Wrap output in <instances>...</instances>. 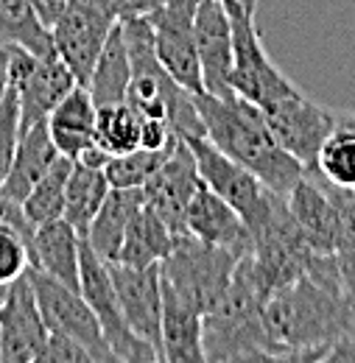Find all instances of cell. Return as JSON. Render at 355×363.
<instances>
[{"label":"cell","instance_id":"cell-19","mask_svg":"<svg viewBox=\"0 0 355 363\" xmlns=\"http://www.w3.org/2000/svg\"><path fill=\"white\" fill-rule=\"evenodd\" d=\"M143 204H146L143 187H112L109 196L104 199L101 210L89 221V229L84 235V240L104 263L118 260L124 235H126L134 216L143 210Z\"/></svg>","mask_w":355,"mask_h":363},{"label":"cell","instance_id":"cell-30","mask_svg":"<svg viewBox=\"0 0 355 363\" xmlns=\"http://www.w3.org/2000/svg\"><path fill=\"white\" fill-rule=\"evenodd\" d=\"M174 143L165 145V148H134V151H126V154L109 157L106 165H104V174H106L109 184L112 187H143L154 177V171L165 162V157L171 154Z\"/></svg>","mask_w":355,"mask_h":363},{"label":"cell","instance_id":"cell-20","mask_svg":"<svg viewBox=\"0 0 355 363\" xmlns=\"http://www.w3.org/2000/svg\"><path fill=\"white\" fill-rule=\"evenodd\" d=\"M95 115L98 106L82 84L67 92L62 104L48 115V132L62 157L79 160L89 145H95Z\"/></svg>","mask_w":355,"mask_h":363},{"label":"cell","instance_id":"cell-8","mask_svg":"<svg viewBox=\"0 0 355 363\" xmlns=\"http://www.w3.org/2000/svg\"><path fill=\"white\" fill-rule=\"evenodd\" d=\"M261 109H263V118H266L271 135L277 137V143L288 154H294L308 171L316 162V154H319L324 137L342 121L339 109H330V106L313 101L311 95H305L300 87Z\"/></svg>","mask_w":355,"mask_h":363},{"label":"cell","instance_id":"cell-38","mask_svg":"<svg viewBox=\"0 0 355 363\" xmlns=\"http://www.w3.org/2000/svg\"><path fill=\"white\" fill-rule=\"evenodd\" d=\"M6 291H9V285H0V308H3V299H6Z\"/></svg>","mask_w":355,"mask_h":363},{"label":"cell","instance_id":"cell-15","mask_svg":"<svg viewBox=\"0 0 355 363\" xmlns=\"http://www.w3.org/2000/svg\"><path fill=\"white\" fill-rule=\"evenodd\" d=\"M288 213L297 229L308 240L316 255H336L339 240V201L336 190L322 179L316 171H305V177L294 184L285 196Z\"/></svg>","mask_w":355,"mask_h":363},{"label":"cell","instance_id":"cell-32","mask_svg":"<svg viewBox=\"0 0 355 363\" xmlns=\"http://www.w3.org/2000/svg\"><path fill=\"white\" fill-rule=\"evenodd\" d=\"M28 252L31 249L23 240V235L0 224V285H11L14 279H20L28 272L31 266Z\"/></svg>","mask_w":355,"mask_h":363},{"label":"cell","instance_id":"cell-34","mask_svg":"<svg viewBox=\"0 0 355 363\" xmlns=\"http://www.w3.org/2000/svg\"><path fill=\"white\" fill-rule=\"evenodd\" d=\"M168 0H101V6L115 17V20H126V17H146L154 9H160Z\"/></svg>","mask_w":355,"mask_h":363},{"label":"cell","instance_id":"cell-24","mask_svg":"<svg viewBox=\"0 0 355 363\" xmlns=\"http://www.w3.org/2000/svg\"><path fill=\"white\" fill-rule=\"evenodd\" d=\"M174 240H177V235L165 227V221L143 204V210L134 216L126 235H124V243H121L115 263H124L132 269L157 266L168 257V252L174 249Z\"/></svg>","mask_w":355,"mask_h":363},{"label":"cell","instance_id":"cell-12","mask_svg":"<svg viewBox=\"0 0 355 363\" xmlns=\"http://www.w3.org/2000/svg\"><path fill=\"white\" fill-rule=\"evenodd\" d=\"M48 341V327L40 313L28 274L14 279L0 308V361L37 363Z\"/></svg>","mask_w":355,"mask_h":363},{"label":"cell","instance_id":"cell-23","mask_svg":"<svg viewBox=\"0 0 355 363\" xmlns=\"http://www.w3.org/2000/svg\"><path fill=\"white\" fill-rule=\"evenodd\" d=\"M129 82H132V59H129V48H126L124 28L118 20L92 65V73H89L87 90L92 95V104L95 106L124 104Z\"/></svg>","mask_w":355,"mask_h":363},{"label":"cell","instance_id":"cell-16","mask_svg":"<svg viewBox=\"0 0 355 363\" xmlns=\"http://www.w3.org/2000/svg\"><path fill=\"white\" fill-rule=\"evenodd\" d=\"M196 50L202 65L204 92L226 95L229 70H232V20L222 0H199L196 3Z\"/></svg>","mask_w":355,"mask_h":363},{"label":"cell","instance_id":"cell-6","mask_svg":"<svg viewBox=\"0 0 355 363\" xmlns=\"http://www.w3.org/2000/svg\"><path fill=\"white\" fill-rule=\"evenodd\" d=\"M79 291L87 299L92 313L98 318L106 347L112 352L115 361L124 363H154L160 361L157 350L151 344H146L140 335H134L132 327L126 324L115 285H112V274L109 263H104L92 246L82 238V263H79Z\"/></svg>","mask_w":355,"mask_h":363},{"label":"cell","instance_id":"cell-22","mask_svg":"<svg viewBox=\"0 0 355 363\" xmlns=\"http://www.w3.org/2000/svg\"><path fill=\"white\" fill-rule=\"evenodd\" d=\"M163 361L204 363L202 350V313L177 296L163 279Z\"/></svg>","mask_w":355,"mask_h":363},{"label":"cell","instance_id":"cell-21","mask_svg":"<svg viewBox=\"0 0 355 363\" xmlns=\"http://www.w3.org/2000/svg\"><path fill=\"white\" fill-rule=\"evenodd\" d=\"M56 160H59V151H56L50 132H48V118L37 121L34 126L23 129L14 160H11V168H9V177H6L0 190L11 199L23 201L34 190V184L50 171V165Z\"/></svg>","mask_w":355,"mask_h":363},{"label":"cell","instance_id":"cell-5","mask_svg":"<svg viewBox=\"0 0 355 363\" xmlns=\"http://www.w3.org/2000/svg\"><path fill=\"white\" fill-rule=\"evenodd\" d=\"M232 20V70L229 90L241 98L266 106L271 101L297 90V84L271 62L255 26V11L224 3Z\"/></svg>","mask_w":355,"mask_h":363},{"label":"cell","instance_id":"cell-3","mask_svg":"<svg viewBox=\"0 0 355 363\" xmlns=\"http://www.w3.org/2000/svg\"><path fill=\"white\" fill-rule=\"evenodd\" d=\"M241 255L210 246L193 235H177L174 249L160 263V279L202 316L222 299Z\"/></svg>","mask_w":355,"mask_h":363},{"label":"cell","instance_id":"cell-35","mask_svg":"<svg viewBox=\"0 0 355 363\" xmlns=\"http://www.w3.org/2000/svg\"><path fill=\"white\" fill-rule=\"evenodd\" d=\"M67 3H70V0H31L34 11L40 14V20H43L48 28L59 20V14L65 11V6H67Z\"/></svg>","mask_w":355,"mask_h":363},{"label":"cell","instance_id":"cell-11","mask_svg":"<svg viewBox=\"0 0 355 363\" xmlns=\"http://www.w3.org/2000/svg\"><path fill=\"white\" fill-rule=\"evenodd\" d=\"M115 23L118 20L101 6V0H70L59 20L50 26L53 50L82 87H87L92 65Z\"/></svg>","mask_w":355,"mask_h":363},{"label":"cell","instance_id":"cell-7","mask_svg":"<svg viewBox=\"0 0 355 363\" xmlns=\"http://www.w3.org/2000/svg\"><path fill=\"white\" fill-rule=\"evenodd\" d=\"M9 84L17 90L23 129L45 121L67 92L79 87L56 50L31 53L26 48H9Z\"/></svg>","mask_w":355,"mask_h":363},{"label":"cell","instance_id":"cell-29","mask_svg":"<svg viewBox=\"0 0 355 363\" xmlns=\"http://www.w3.org/2000/svg\"><path fill=\"white\" fill-rule=\"evenodd\" d=\"M70 171H73V160L59 154V160L50 165V171L23 199L26 216L31 218L34 227L56 221V218L65 216V196H67V177H70Z\"/></svg>","mask_w":355,"mask_h":363},{"label":"cell","instance_id":"cell-17","mask_svg":"<svg viewBox=\"0 0 355 363\" xmlns=\"http://www.w3.org/2000/svg\"><path fill=\"white\" fill-rule=\"evenodd\" d=\"M185 232L210 246L229 249L241 257L252 252V232L244 224V218L204 182H199L185 210Z\"/></svg>","mask_w":355,"mask_h":363},{"label":"cell","instance_id":"cell-31","mask_svg":"<svg viewBox=\"0 0 355 363\" xmlns=\"http://www.w3.org/2000/svg\"><path fill=\"white\" fill-rule=\"evenodd\" d=\"M23 135V123H20V101H17V90L9 84V90L0 101V187L9 177L17 143Z\"/></svg>","mask_w":355,"mask_h":363},{"label":"cell","instance_id":"cell-14","mask_svg":"<svg viewBox=\"0 0 355 363\" xmlns=\"http://www.w3.org/2000/svg\"><path fill=\"white\" fill-rule=\"evenodd\" d=\"M199 182L202 177L196 168V157H193L190 145L182 137H177L165 162L143 184L146 207L154 210L174 235H185V210H187Z\"/></svg>","mask_w":355,"mask_h":363},{"label":"cell","instance_id":"cell-25","mask_svg":"<svg viewBox=\"0 0 355 363\" xmlns=\"http://www.w3.org/2000/svg\"><path fill=\"white\" fill-rule=\"evenodd\" d=\"M311 171L336 190H355V112H342V121L324 137Z\"/></svg>","mask_w":355,"mask_h":363},{"label":"cell","instance_id":"cell-2","mask_svg":"<svg viewBox=\"0 0 355 363\" xmlns=\"http://www.w3.org/2000/svg\"><path fill=\"white\" fill-rule=\"evenodd\" d=\"M266 294L252 257L244 255L222 299L202 316L204 361H271L277 358L263 321Z\"/></svg>","mask_w":355,"mask_h":363},{"label":"cell","instance_id":"cell-33","mask_svg":"<svg viewBox=\"0 0 355 363\" xmlns=\"http://www.w3.org/2000/svg\"><path fill=\"white\" fill-rule=\"evenodd\" d=\"M37 363H95V358H92V352L87 347H82L79 341L48 330V341H45L43 355H40Z\"/></svg>","mask_w":355,"mask_h":363},{"label":"cell","instance_id":"cell-9","mask_svg":"<svg viewBox=\"0 0 355 363\" xmlns=\"http://www.w3.org/2000/svg\"><path fill=\"white\" fill-rule=\"evenodd\" d=\"M26 274L31 279L40 313H43L45 327L50 333H62V335L79 341L82 347H87L89 352H92V358H95V363L115 361L109 347H106L104 330H101L98 318L92 313V308L87 305V299L82 296V291L67 288V285L56 282L53 277L37 272L31 266H28Z\"/></svg>","mask_w":355,"mask_h":363},{"label":"cell","instance_id":"cell-10","mask_svg":"<svg viewBox=\"0 0 355 363\" xmlns=\"http://www.w3.org/2000/svg\"><path fill=\"white\" fill-rule=\"evenodd\" d=\"M196 3L199 0H168L151 14H146L154 31V53L160 65L171 73L179 87L193 95L204 92L199 50H196V28H193Z\"/></svg>","mask_w":355,"mask_h":363},{"label":"cell","instance_id":"cell-36","mask_svg":"<svg viewBox=\"0 0 355 363\" xmlns=\"http://www.w3.org/2000/svg\"><path fill=\"white\" fill-rule=\"evenodd\" d=\"M9 90V45L0 43V101Z\"/></svg>","mask_w":355,"mask_h":363},{"label":"cell","instance_id":"cell-1","mask_svg":"<svg viewBox=\"0 0 355 363\" xmlns=\"http://www.w3.org/2000/svg\"><path fill=\"white\" fill-rule=\"evenodd\" d=\"M196 109L204 137L229 160L249 168L271 193L285 199L294 184L305 177L308 168L277 143L258 104L241 98L238 92H199Z\"/></svg>","mask_w":355,"mask_h":363},{"label":"cell","instance_id":"cell-28","mask_svg":"<svg viewBox=\"0 0 355 363\" xmlns=\"http://www.w3.org/2000/svg\"><path fill=\"white\" fill-rule=\"evenodd\" d=\"M140 129H143V115L124 104H109L98 106L95 115V145L104 148L109 157L126 154L140 148Z\"/></svg>","mask_w":355,"mask_h":363},{"label":"cell","instance_id":"cell-26","mask_svg":"<svg viewBox=\"0 0 355 363\" xmlns=\"http://www.w3.org/2000/svg\"><path fill=\"white\" fill-rule=\"evenodd\" d=\"M109 190H112V184L106 179L104 168H89L82 162H73V171L67 177V196H65V216L62 218L84 238L89 221L101 210Z\"/></svg>","mask_w":355,"mask_h":363},{"label":"cell","instance_id":"cell-13","mask_svg":"<svg viewBox=\"0 0 355 363\" xmlns=\"http://www.w3.org/2000/svg\"><path fill=\"white\" fill-rule=\"evenodd\" d=\"M112 285L121 302V311L134 335L151 344L163 361V288H160V263L132 269L124 263H109Z\"/></svg>","mask_w":355,"mask_h":363},{"label":"cell","instance_id":"cell-18","mask_svg":"<svg viewBox=\"0 0 355 363\" xmlns=\"http://www.w3.org/2000/svg\"><path fill=\"white\" fill-rule=\"evenodd\" d=\"M79 263H82V235L65 218L37 227L31 246V269L79 291Z\"/></svg>","mask_w":355,"mask_h":363},{"label":"cell","instance_id":"cell-4","mask_svg":"<svg viewBox=\"0 0 355 363\" xmlns=\"http://www.w3.org/2000/svg\"><path fill=\"white\" fill-rule=\"evenodd\" d=\"M182 140L190 145V151L196 157V168H199L202 182L210 190H216L224 201L244 218L249 232L255 235L258 229L266 227L283 196L271 193L249 168L229 160L204 135H185Z\"/></svg>","mask_w":355,"mask_h":363},{"label":"cell","instance_id":"cell-27","mask_svg":"<svg viewBox=\"0 0 355 363\" xmlns=\"http://www.w3.org/2000/svg\"><path fill=\"white\" fill-rule=\"evenodd\" d=\"M0 43L31 53L53 50L50 28L40 20L31 0H0Z\"/></svg>","mask_w":355,"mask_h":363},{"label":"cell","instance_id":"cell-37","mask_svg":"<svg viewBox=\"0 0 355 363\" xmlns=\"http://www.w3.org/2000/svg\"><path fill=\"white\" fill-rule=\"evenodd\" d=\"M222 3H229V6H241V9H249V11H255V9H258V0H222Z\"/></svg>","mask_w":355,"mask_h":363}]
</instances>
